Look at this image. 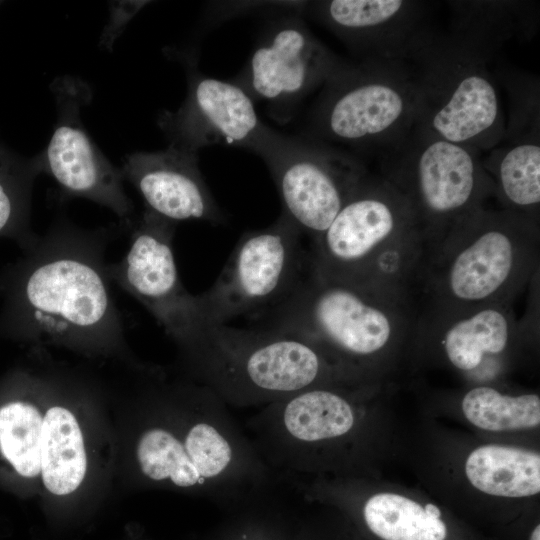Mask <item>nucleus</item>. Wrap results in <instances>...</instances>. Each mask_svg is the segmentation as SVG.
<instances>
[{
    "label": "nucleus",
    "mask_w": 540,
    "mask_h": 540,
    "mask_svg": "<svg viewBox=\"0 0 540 540\" xmlns=\"http://www.w3.org/2000/svg\"><path fill=\"white\" fill-rule=\"evenodd\" d=\"M259 156L276 184L282 213L313 241L368 175L357 157L315 139L276 133Z\"/></svg>",
    "instance_id": "obj_10"
},
{
    "label": "nucleus",
    "mask_w": 540,
    "mask_h": 540,
    "mask_svg": "<svg viewBox=\"0 0 540 540\" xmlns=\"http://www.w3.org/2000/svg\"><path fill=\"white\" fill-rule=\"evenodd\" d=\"M301 236L284 213L272 225L243 234L213 285L196 295L201 323L227 324L285 299L310 261Z\"/></svg>",
    "instance_id": "obj_8"
},
{
    "label": "nucleus",
    "mask_w": 540,
    "mask_h": 540,
    "mask_svg": "<svg viewBox=\"0 0 540 540\" xmlns=\"http://www.w3.org/2000/svg\"><path fill=\"white\" fill-rule=\"evenodd\" d=\"M424 508L433 516L440 518L441 512L437 506L433 504H426Z\"/></svg>",
    "instance_id": "obj_28"
},
{
    "label": "nucleus",
    "mask_w": 540,
    "mask_h": 540,
    "mask_svg": "<svg viewBox=\"0 0 540 540\" xmlns=\"http://www.w3.org/2000/svg\"><path fill=\"white\" fill-rule=\"evenodd\" d=\"M369 530L383 540H445L447 528L418 502L395 493L369 497L362 510Z\"/></svg>",
    "instance_id": "obj_24"
},
{
    "label": "nucleus",
    "mask_w": 540,
    "mask_h": 540,
    "mask_svg": "<svg viewBox=\"0 0 540 540\" xmlns=\"http://www.w3.org/2000/svg\"><path fill=\"white\" fill-rule=\"evenodd\" d=\"M469 482L483 493L510 498L540 492L538 452L497 444L473 450L465 462Z\"/></svg>",
    "instance_id": "obj_22"
},
{
    "label": "nucleus",
    "mask_w": 540,
    "mask_h": 540,
    "mask_svg": "<svg viewBox=\"0 0 540 540\" xmlns=\"http://www.w3.org/2000/svg\"><path fill=\"white\" fill-rule=\"evenodd\" d=\"M539 221L477 210L428 251L417 291L425 306L465 310L512 304L538 271Z\"/></svg>",
    "instance_id": "obj_3"
},
{
    "label": "nucleus",
    "mask_w": 540,
    "mask_h": 540,
    "mask_svg": "<svg viewBox=\"0 0 540 540\" xmlns=\"http://www.w3.org/2000/svg\"><path fill=\"white\" fill-rule=\"evenodd\" d=\"M39 174L35 156L22 157L0 143V238L13 240L21 250L38 236L31 228V201Z\"/></svg>",
    "instance_id": "obj_23"
},
{
    "label": "nucleus",
    "mask_w": 540,
    "mask_h": 540,
    "mask_svg": "<svg viewBox=\"0 0 540 540\" xmlns=\"http://www.w3.org/2000/svg\"><path fill=\"white\" fill-rule=\"evenodd\" d=\"M117 227L56 219L0 274V337L109 351L124 344L105 259Z\"/></svg>",
    "instance_id": "obj_1"
},
{
    "label": "nucleus",
    "mask_w": 540,
    "mask_h": 540,
    "mask_svg": "<svg viewBox=\"0 0 540 540\" xmlns=\"http://www.w3.org/2000/svg\"><path fill=\"white\" fill-rule=\"evenodd\" d=\"M450 34L489 61L507 42L537 28L536 4L527 1H450Z\"/></svg>",
    "instance_id": "obj_18"
},
{
    "label": "nucleus",
    "mask_w": 540,
    "mask_h": 540,
    "mask_svg": "<svg viewBox=\"0 0 540 540\" xmlns=\"http://www.w3.org/2000/svg\"><path fill=\"white\" fill-rule=\"evenodd\" d=\"M272 309L271 328L318 347L347 373L348 363L377 356L413 331V296L385 288L323 278L310 270Z\"/></svg>",
    "instance_id": "obj_4"
},
{
    "label": "nucleus",
    "mask_w": 540,
    "mask_h": 540,
    "mask_svg": "<svg viewBox=\"0 0 540 540\" xmlns=\"http://www.w3.org/2000/svg\"><path fill=\"white\" fill-rule=\"evenodd\" d=\"M462 411L474 426L487 431L533 428L540 423V398L536 394L511 396L490 386L469 390Z\"/></svg>",
    "instance_id": "obj_25"
},
{
    "label": "nucleus",
    "mask_w": 540,
    "mask_h": 540,
    "mask_svg": "<svg viewBox=\"0 0 540 540\" xmlns=\"http://www.w3.org/2000/svg\"><path fill=\"white\" fill-rule=\"evenodd\" d=\"M178 346L193 381L228 407H263L348 375L311 342L271 327L201 323Z\"/></svg>",
    "instance_id": "obj_2"
},
{
    "label": "nucleus",
    "mask_w": 540,
    "mask_h": 540,
    "mask_svg": "<svg viewBox=\"0 0 540 540\" xmlns=\"http://www.w3.org/2000/svg\"><path fill=\"white\" fill-rule=\"evenodd\" d=\"M187 95L176 111H162L157 124L169 146L197 153L211 145H230L260 154L276 132L258 118L251 97L234 82L187 68Z\"/></svg>",
    "instance_id": "obj_14"
},
{
    "label": "nucleus",
    "mask_w": 540,
    "mask_h": 540,
    "mask_svg": "<svg viewBox=\"0 0 540 540\" xmlns=\"http://www.w3.org/2000/svg\"><path fill=\"white\" fill-rule=\"evenodd\" d=\"M29 381L30 374L15 372L0 389V461L22 479L40 475L43 416Z\"/></svg>",
    "instance_id": "obj_19"
},
{
    "label": "nucleus",
    "mask_w": 540,
    "mask_h": 540,
    "mask_svg": "<svg viewBox=\"0 0 540 540\" xmlns=\"http://www.w3.org/2000/svg\"><path fill=\"white\" fill-rule=\"evenodd\" d=\"M148 3V1L109 2V18L101 33L100 46L111 50L128 22Z\"/></svg>",
    "instance_id": "obj_27"
},
{
    "label": "nucleus",
    "mask_w": 540,
    "mask_h": 540,
    "mask_svg": "<svg viewBox=\"0 0 540 540\" xmlns=\"http://www.w3.org/2000/svg\"><path fill=\"white\" fill-rule=\"evenodd\" d=\"M52 90L57 121L46 148L35 156L41 173L51 176L68 196L104 206L123 226L131 227L134 205L125 192L121 169L102 153L80 120L90 89L79 79L63 77L53 82Z\"/></svg>",
    "instance_id": "obj_11"
},
{
    "label": "nucleus",
    "mask_w": 540,
    "mask_h": 540,
    "mask_svg": "<svg viewBox=\"0 0 540 540\" xmlns=\"http://www.w3.org/2000/svg\"><path fill=\"white\" fill-rule=\"evenodd\" d=\"M521 326L512 304H493L465 310L424 306L413 329L436 335L450 364L470 372L504 353Z\"/></svg>",
    "instance_id": "obj_17"
},
{
    "label": "nucleus",
    "mask_w": 540,
    "mask_h": 540,
    "mask_svg": "<svg viewBox=\"0 0 540 540\" xmlns=\"http://www.w3.org/2000/svg\"><path fill=\"white\" fill-rule=\"evenodd\" d=\"M416 236L421 233L406 198L382 176L368 173L314 240L310 270L349 281L387 250Z\"/></svg>",
    "instance_id": "obj_9"
},
{
    "label": "nucleus",
    "mask_w": 540,
    "mask_h": 540,
    "mask_svg": "<svg viewBox=\"0 0 540 540\" xmlns=\"http://www.w3.org/2000/svg\"><path fill=\"white\" fill-rule=\"evenodd\" d=\"M87 470L79 423L63 406L50 407L43 417L40 475L46 489L59 496L73 493Z\"/></svg>",
    "instance_id": "obj_21"
},
{
    "label": "nucleus",
    "mask_w": 540,
    "mask_h": 540,
    "mask_svg": "<svg viewBox=\"0 0 540 540\" xmlns=\"http://www.w3.org/2000/svg\"><path fill=\"white\" fill-rule=\"evenodd\" d=\"M177 224L145 209L123 258L108 264L111 282L140 302L178 345L199 327L196 295L182 284L173 239Z\"/></svg>",
    "instance_id": "obj_13"
},
{
    "label": "nucleus",
    "mask_w": 540,
    "mask_h": 540,
    "mask_svg": "<svg viewBox=\"0 0 540 540\" xmlns=\"http://www.w3.org/2000/svg\"><path fill=\"white\" fill-rule=\"evenodd\" d=\"M431 4L415 0H324L304 11L334 33L360 61L407 62L424 36Z\"/></svg>",
    "instance_id": "obj_15"
},
{
    "label": "nucleus",
    "mask_w": 540,
    "mask_h": 540,
    "mask_svg": "<svg viewBox=\"0 0 540 540\" xmlns=\"http://www.w3.org/2000/svg\"><path fill=\"white\" fill-rule=\"evenodd\" d=\"M530 540H540V526L537 525L531 533Z\"/></svg>",
    "instance_id": "obj_29"
},
{
    "label": "nucleus",
    "mask_w": 540,
    "mask_h": 540,
    "mask_svg": "<svg viewBox=\"0 0 540 540\" xmlns=\"http://www.w3.org/2000/svg\"><path fill=\"white\" fill-rule=\"evenodd\" d=\"M346 64L301 19L289 16L270 24L232 82L267 103L277 120H287L297 103Z\"/></svg>",
    "instance_id": "obj_12"
},
{
    "label": "nucleus",
    "mask_w": 540,
    "mask_h": 540,
    "mask_svg": "<svg viewBox=\"0 0 540 540\" xmlns=\"http://www.w3.org/2000/svg\"><path fill=\"white\" fill-rule=\"evenodd\" d=\"M419 95L406 62L347 63L323 85L311 114L315 140L380 153L415 127Z\"/></svg>",
    "instance_id": "obj_7"
},
{
    "label": "nucleus",
    "mask_w": 540,
    "mask_h": 540,
    "mask_svg": "<svg viewBox=\"0 0 540 540\" xmlns=\"http://www.w3.org/2000/svg\"><path fill=\"white\" fill-rule=\"evenodd\" d=\"M145 202V209L178 224L224 221L199 169L198 154L169 146L157 152H134L120 168Z\"/></svg>",
    "instance_id": "obj_16"
},
{
    "label": "nucleus",
    "mask_w": 540,
    "mask_h": 540,
    "mask_svg": "<svg viewBox=\"0 0 540 540\" xmlns=\"http://www.w3.org/2000/svg\"><path fill=\"white\" fill-rule=\"evenodd\" d=\"M488 62L450 33L431 29L406 62L419 95L415 127L481 153L499 145L506 123Z\"/></svg>",
    "instance_id": "obj_5"
},
{
    "label": "nucleus",
    "mask_w": 540,
    "mask_h": 540,
    "mask_svg": "<svg viewBox=\"0 0 540 540\" xmlns=\"http://www.w3.org/2000/svg\"><path fill=\"white\" fill-rule=\"evenodd\" d=\"M380 169L409 202L426 253L494 195L481 152L417 127L380 153Z\"/></svg>",
    "instance_id": "obj_6"
},
{
    "label": "nucleus",
    "mask_w": 540,
    "mask_h": 540,
    "mask_svg": "<svg viewBox=\"0 0 540 540\" xmlns=\"http://www.w3.org/2000/svg\"><path fill=\"white\" fill-rule=\"evenodd\" d=\"M266 493L239 505L240 514L214 540H297L282 517L266 505Z\"/></svg>",
    "instance_id": "obj_26"
},
{
    "label": "nucleus",
    "mask_w": 540,
    "mask_h": 540,
    "mask_svg": "<svg viewBox=\"0 0 540 540\" xmlns=\"http://www.w3.org/2000/svg\"><path fill=\"white\" fill-rule=\"evenodd\" d=\"M482 164L502 209L539 221L540 131L503 141Z\"/></svg>",
    "instance_id": "obj_20"
}]
</instances>
